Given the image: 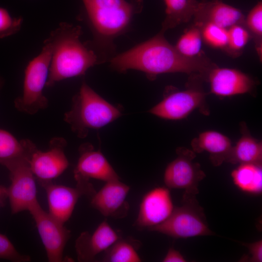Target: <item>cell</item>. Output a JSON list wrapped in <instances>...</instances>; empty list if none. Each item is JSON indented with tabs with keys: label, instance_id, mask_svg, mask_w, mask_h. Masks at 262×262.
<instances>
[{
	"label": "cell",
	"instance_id": "cell-18",
	"mask_svg": "<svg viewBox=\"0 0 262 262\" xmlns=\"http://www.w3.org/2000/svg\"><path fill=\"white\" fill-rule=\"evenodd\" d=\"M193 17L196 25L211 23L226 29L243 24L245 19L240 9L218 0L198 2Z\"/></svg>",
	"mask_w": 262,
	"mask_h": 262
},
{
	"label": "cell",
	"instance_id": "cell-25",
	"mask_svg": "<svg viewBox=\"0 0 262 262\" xmlns=\"http://www.w3.org/2000/svg\"><path fill=\"white\" fill-rule=\"evenodd\" d=\"M202 41L200 28L195 25L180 37L175 47L184 56L193 57L200 54Z\"/></svg>",
	"mask_w": 262,
	"mask_h": 262
},
{
	"label": "cell",
	"instance_id": "cell-33",
	"mask_svg": "<svg viewBox=\"0 0 262 262\" xmlns=\"http://www.w3.org/2000/svg\"><path fill=\"white\" fill-rule=\"evenodd\" d=\"M6 198H7V188L0 185V206L3 205Z\"/></svg>",
	"mask_w": 262,
	"mask_h": 262
},
{
	"label": "cell",
	"instance_id": "cell-27",
	"mask_svg": "<svg viewBox=\"0 0 262 262\" xmlns=\"http://www.w3.org/2000/svg\"><path fill=\"white\" fill-rule=\"evenodd\" d=\"M244 24L247 30L254 36L257 45V50L260 55L262 52V2L259 1L249 11L245 17Z\"/></svg>",
	"mask_w": 262,
	"mask_h": 262
},
{
	"label": "cell",
	"instance_id": "cell-10",
	"mask_svg": "<svg viewBox=\"0 0 262 262\" xmlns=\"http://www.w3.org/2000/svg\"><path fill=\"white\" fill-rule=\"evenodd\" d=\"M76 181L75 187L51 182L41 185L46 190L49 213L64 224L70 218L79 198L83 196L91 197L96 192L89 180Z\"/></svg>",
	"mask_w": 262,
	"mask_h": 262
},
{
	"label": "cell",
	"instance_id": "cell-29",
	"mask_svg": "<svg viewBox=\"0 0 262 262\" xmlns=\"http://www.w3.org/2000/svg\"><path fill=\"white\" fill-rule=\"evenodd\" d=\"M22 22V17H13L6 9L0 7V38L17 33Z\"/></svg>",
	"mask_w": 262,
	"mask_h": 262
},
{
	"label": "cell",
	"instance_id": "cell-19",
	"mask_svg": "<svg viewBox=\"0 0 262 262\" xmlns=\"http://www.w3.org/2000/svg\"><path fill=\"white\" fill-rule=\"evenodd\" d=\"M191 146L195 152H208L212 163L216 166L225 162L232 147L229 138L214 131L201 132L192 141Z\"/></svg>",
	"mask_w": 262,
	"mask_h": 262
},
{
	"label": "cell",
	"instance_id": "cell-30",
	"mask_svg": "<svg viewBox=\"0 0 262 262\" xmlns=\"http://www.w3.org/2000/svg\"><path fill=\"white\" fill-rule=\"evenodd\" d=\"M0 259L14 262H27L31 261L30 256L19 253L7 236L0 233Z\"/></svg>",
	"mask_w": 262,
	"mask_h": 262
},
{
	"label": "cell",
	"instance_id": "cell-12",
	"mask_svg": "<svg viewBox=\"0 0 262 262\" xmlns=\"http://www.w3.org/2000/svg\"><path fill=\"white\" fill-rule=\"evenodd\" d=\"M67 142L60 137L52 138L49 148L43 151L36 147L30 158L31 170L41 185L51 182L68 167L69 162L65 153Z\"/></svg>",
	"mask_w": 262,
	"mask_h": 262
},
{
	"label": "cell",
	"instance_id": "cell-2",
	"mask_svg": "<svg viewBox=\"0 0 262 262\" xmlns=\"http://www.w3.org/2000/svg\"><path fill=\"white\" fill-rule=\"evenodd\" d=\"M82 33L80 26L61 22L46 39L51 46V57L46 87L84 75L89 68L99 64L96 53L81 42Z\"/></svg>",
	"mask_w": 262,
	"mask_h": 262
},
{
	"label": "cell",
	"instance_id": "cell-32",
	"mask_svg": "<svg viewBox=\"0 0 262 262\" xmlns=\"http://www.w3.org/2000/svg\"><path fill=\"white\" fill-rule=\"evenodd\" d=\"M163 262H185V259L181 254L173 248H170L163 259Z\"/></svg>",
	"mask_w": 262,
	"mask_h": 262
},
{
	"label": "cell",
	"instance_id": "cell-14",
	"mask_svg": "<svg viewBox=\"0 0 262 262\" xmlns=\"http://www.w3.org/2000/svg\"><path fill=\"white\" fill-rule=\"evenodd\" d=\"M105 182L91 197V205L105 217H125L130 208L126 198L130 187L119 180Z\"/></svg>",
	"mask_w": 262,
	"mask_h": 262
},
{
	"label": "cell",
	"instance_id": "cell-4",
	"mask_svg": "<svg viewBox=\"0 0 262 262\" xmlns=\"http://www.w3.org/2000/svg\"><path fill=\"white\" fill-rule=\"evenodd\" d=\"M121 111L103 98L83 82L73 96L71 108L65 114L64 120L80 138H85L91 129H98L120 116Z\"/></svg>",
	"mask_w": 262,
	"mask_h": 262
},
{
	"label": "cell",
	"instance_id": "cell-16",
	"mask_svg": "<svg viewBox=\"0 0 262 262\" xmlns=\"http://www.w3.org/2000/svg\"><path fill=\"white\" fill-rule=\"evenodd\" d=\"M206 79L210 82L211 92L221 97L249 93L255 85L254 81L242 71L217 66L210 70Z\"/></svg>",
	"mask_w": 262,
	"mask_h": 262
},
{
	"label": "cell",
	"instance_id": "cell-7",
	"mask_svg": "<svg viewBox=\"0 0 262 262\" xmlns=\"http://www.w3.org/2000/svg\"><path fill=\"white\" fill-rule=\"evenodd\" d=\"M30 156L0 160L9 172L11 184L7 188L11 213L30 212L39 204L37 198L35 177L30 165Z\"/></svg>",
	"mask_w": 262,
	"mask_h": 262
},
{
	"label": "cell",
	"instance_id": "cell-11",
	"mask_svg": "<svg viewBox=\"0 0 262 262\" xmlns=\"http://www.w3.org/2000/svg\"><path fill=\"white\" fill-rule=\"evenodd\" d=\"M36 225L49 262L64 261L63 252L70 231L40 204L30 212Z\"/></svg>",
	"mask_w": 262,
	"mask_h": 262
},
{
	"label": "cell",
	"instance_id": "cell-1",
	"mask_svg": "<svg viewBox=\"0 0 262 262\" xmlns=\"http://www.w3.org/2000/svg\"><path fill=\"white\" fill-rule=\"evenodd\" d=\"M164 33L161 31L150 39L114 56L110 61L112 67L119 72L140 70L152 81L159 74L176 72L198 73L206 78L216 66L201 53L193 57L181 54L165 38Z\"/></svg>",
	"mask_w": 262,
	"mask_h": 262
},
{
	"label": "cell",
	"instance_id": "cell-9",
	"mask_svg": "<svg viewBox=\"0 0 262 262\" xmlns=\"http://www.w3.org/2000/svg\"><path fill=\"white\" fill-rule=\"evenodd\" d=\"M177 157L167 166L164 180L169 188L184 189V194L196 195L199 182L206 176L200 164L194 162L195 152L184 147L176 149Z\"/></svg>",
	"mask_w": 262,
	"mask_h": 262
},
{
	"label": "cell",
	"instance_id": "cell-34",
	"mask_svg": "<svg viewBox=\"0 0 262 262\" xmlns=\"http://www.w3.org/2000/svg\"><path fill=\"white\" fill-rule=\"evenodd\" d=\"M4 84V80L2 77L0 76V90L1 89L3 85Z\"/></svg>",
	"mask_w": 262,
	"mask_h": 262
},
{
	"label": "cell",
	"instance_id": "cell-17",
	"mask_svg": "<svg viewBox=\"0 0 262 262\" xmlns=\"http://www.w3.org/2000/svg\"><path fill=\"white\" fill-rule=\"evenodd\" d=\"M121 237L106 220L102 221L92 234L82 233L76 241L75 248L79 262H91L96 256L109 248Z\"/></svg>",
	"mask_w": 262,
	"mask_h": 262
},
{
	"label": "cell",
	"instance_id": "cell-24",
	"mask_svg": "<svg viewBox=\"0 0 262 262\" xmlns=\"http://www.w3.org/2000/svg\"><path fill=\"white\" fill-rule=\"evenodd\" d=\"M36 147L30 140L18 141L9 132L0 129V160L30 156Z\"/></svg>",
	"mask_w": 262,
	"mask_h": 262
},
{
	"label": "cell",
	"instance_id": "cell-20",
	"mask_svg": "<svg viewBox=\"0 0 262 262\" xmlns=\"http://www.w3.org/2000/svg\"><path fill=\"white\" fill-rule=\"evenodd\" d=\"M241 131L242 136L232 147L225 162L233 164H262V142L250 135L245 124H242Z\"/></svg>",
	"mask_w": 262,
	"mask_h": 262
},
{
	"label": "cell",
	"instance_id": "cell-21",
	"mask_svg": "<svg viewBox=\"0 0 262 262\" xmlns=\"http://www.w3.org/2000/svg\"><path fill=\"white\" fill-rule=\"evenodd\" d=\"M231 176L235 185L241 190L251 194H260L262 191V164H240Z\"/></svg>",
	"mask_w": 262,
	"mask_h": 262
},
{
	"label": "cell",
	"instance_id": "cell-3",
	"mask_svg": "<svg viewBox=\"0 0 262 262\" xmlns=\"http://www.w3.org/2000/svg\"><path fill=\"white\" fill-rule=\"evenodd\" d=\"M82 19L90 28L93 39L86 45L99 56L113 50L114 39L123 33L133 16L142 6V0H82Z\"/></svg>",
	"mask_w": 262,
	"mask_h": 262
},
{
	"label": "cell",
	"instance_id": "cell-22",
	"mask_svg": "<svg viewBox=\"0 0 262 262\" xmlns=\"http://www.w3.org/2000/svg\"><path fill=\"white\" fill-rule=\"evenodd\" d=\"M165 5V17L161 31L172 29L187 22L193 17L198 1L196 0H164Z\"/></svg>",
	"mask_w": 262,
	"mask_h": 262
},
{
	"label": "cell",
	"instance_id": "cell-26",
	"mask_svg": "<svg viewBox=\"0 0 262 262\" xmlns=\"http://www.w3.org/2000/svg\"><path fill=\"white\" fill-rule=\"evenodd\" d=\"M197 26L200 28L203 41L207 44L213 48L227 49L228 29L211 23Z\"/></svg>",
	"mask_w": 262,
	"mask_h": 262
},
{
	"label": "cell",
	"instance_id": "cell-5",
	"mask_svg": "<svg viewBox=\"0 0 262 262\" xmlns=\"http://www.w3.org/2000/svg\"><path fill=\"white\" fill-rule=\"evenodd\" d=\"M51 57V46L46 39L40 52L25 69L22 94L14 100L15 107L18 111L33 115L48 107L49 100L43 90L49 77Z\"/></svg>",
	"mask_w": 262,
	"mask_h": 262
},
{
	"label": "cell",
	"instance_id": "cell-28",
	"mask_svg": "<svg viewBox=\"0 0 262 262\" xmlns=\"http://www.w3.org/2000/svg\"><path fill=\"white\" fill-rule=\"evenodd\" d=\"M227 49L231 52L240 51L249 40L250 34L241 24L233 25L229 29Z\"/></svg>",
	"mask_w": 262,
	"mask_h": 262
},
{
	"label": "cell",
	"instance_id": "cell-15",
	"mask_svg": "<svg viewBox=\"0 0 262 262\" xmlns=\"http://www.w3.org/2000/svg\"><path fill=\"white\" fill-rule=\"evenodd\" d=\"M79 157L74 170L76 180L97 179L105 182L119 180V177L99 150L94 149L90 143L82 144L79 147Z\"/></svg>",
	"mask_w": 262,
	"mask_h": 262
},
{
	"label": "cell",
	"instance_id": "cell-23",
	"mask_svg": "<svg viewBox=\"0 0 262 262\" xmlns=\"http://www.w3.org/2000/svg\"><path fill=\"white\" fill-rule=\"evenodd\" d=\"M141 246V242L131 237L117 239L105 250L103 262H140L141 259L137 250Z\"/></svg>",
	"mask_w": 262,
	"mask_h": 262
},
{
	"label": "cell",
	"instance_id": "cell-8",
	"mask_svg": "<svg viewBox=\"0 0 262 262\" xmlns=\"http://www.w3.org/2000/svg\"><path fill=\"white\" fill-rule=\"evenodd\" d=\"M206 94L201 89L189 88L185 90L166 89L164 98L148 111L159 117L166 120H180L196 109L208 115L206 106Z\"/></svg>",
	"mask_w": 262,
	"mask_h": 262
},
{
	"label": "cell",
	"instance_id": "cell-31",
	"mask_svg": "<svg viewBox=\"0 0 262 262\" xmlns=\"http://www.w3.org/2000/svg\"><path fill=\"white\" fill-rule=\"evenodd\" d=\"M248 250L250 257L246 259L249 262H262V241L259 240L251 244H244Z\"/></svg>",
	"mask_w": 262,
	"mask_h": 262
},
{
	"label": "cell",
	"instance_id": "cell-13",
	"mask_svg": "<svg viewBox=\"0 0 262 262\" xmlns=\"http://www.w3.org/2000/svg\"><path fill=\"white\" fill-rule=\"evenodd\" d=\"M174 208L169 189L155 188L143 197L134 225L139 229H147L158 225L170 215Z\"/></svg>",
	"mask_w": 262,
	"mask_h": 262
},
{
	"label": "cell",
	"instance_id": "cell-6",
	"mask_svg": "<svg viewBox=\"0 0 262 262\" xmlns=\"http://www.w3.org/2000/svg\"><path fill=\"white\" fill-rule=\"evenodd\" d=\"M147 229L177 239L214 234L208 227L203 210L196 196L185 194L181 206L174 208L163 222Z\"/></svg>",
	"mask_w": 262,
	"mask_h": 262
}]
</instances>
